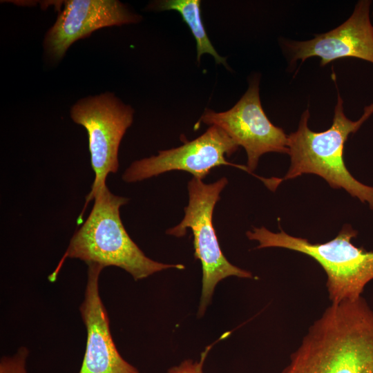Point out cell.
<instances>
[{
	"instance_id": "52a82bcc",
	"label": "cell",
	"mask_w": 373,
	"mask_h": 373,
	"mask_svg": "<svg viewBox=\"0 0 373 373\" xmlns=\"http://www.w3.org/2000/svg\"><path fill=\"white\" fill-rule=\"evenodd\" d=\"M238 145L217 126L209 128L196 139L180 146L160 151L157 155L133 162L122 175L126 182H136L171 171H184L193 178L204 179L216 166L227 165L243 170L265 183L267 178L256 175L247 166L227 161Z\"/></svg>"
},
{
	"instance_id": "30bf717a",
	"label": "cell",
	"mask_w": 373,
	"mask_h": 373,
	"mask_svg": "<svg viewBox=\"0 0 373 373\" xmlns=\"http://www.w3.org/2000/svg\"><path fill=\"white\" fill-rule=\"evenodd\" d=\"M371 1H359L350 17L337 28L307 41H288L290 63L321 58L325 66L335 59L354 57L373 64V26L370 19Z\"/></svg>"
},
{
	"instance_id": "7a4b0ae2",
	"label": "cell",
	"mask_w": 373,
	"mask_h": 373,
	"mask_svg": "<svg viewBox=\"0 0 373 373\" xmlns=\"http://www.w3.org/2000/svg\"><path fill=\"white\" fill-rule=\"evenodd\" d=\"M92 210L71 238L55 270L48 276L54 283L67 258L79 259L104 268L115 266L130 274L135 280L168 269H184L181 264H164L151 260L131 238L119 213L128 198L112 193L105 186L94 197Z\"/></svg>"
},
{
	"instance_id": "9c48e42d",
	"label": "cell",
	"mask_w": 373,
	"mask_h": 373,
	"mask_svg": "<svg viewBox=\"0 0 373 373\" xmlns=\"http://www.w3.org/2000/svg\"><path fill=\"white\" fill-rule=\"evenodd\" d=\"M142 17L117 0L63 1L54 24L46 32L44 48L50 59L61 60L70 46L103 28L136 23Z\"/></svg>"
},
{
	"instance_id": "ba28073f",
	"label": "cell",
	"mask_w": 373,
	"mask_h": 373,
	"mask_svg": "<svg viewBox=\"0 0 373 373\" xmlns=\"http://www.w3.org/2000/svg\"><path fill=\"white\" fill-rule=\"evenodd\" d=\"M217 126L247 153V166L256 169L260 156L269 152L289 154L288 135L273 124L264 112L259 95V79H253L240 100L229 110L215 112L205 109L195 125Z\"/></svg>"
},
{
	"instance_id": "5b68a950",
	"label": "cell",
	"mask_w": 373,
	"mask_h": 373,
	"mask_svg": "<svg viewBox=\"0 0 373 373\" xmlns=\"http://www.w3.org/2000/svg\"><path fill=\"white\" fill-rule=\"evenodd\" d=\"M228 183L223 177L211 184L193 178L188 183L189 204L184 216L166 233L182 237L190 228L193 236L194 255L202 269V287L198 315L202 316L216 285L229 276L251 278V272L230 263L223 255L213 224V213L220 194Z\"/></svg>"
},
{
	"instance_id": "4fadbf2b",
	"label": "cell",
	"mask_w": 373,
	"mask_h": 373,
	"mask_svg": "<svg viewBox=\"0 0 373 373\" xmlns=\"http://www.w3.org/2000/svg\"><path fill=\"white\" fill-rule=\"evenodd\" d=\"M29 350L21 347L10 356H3L0 360V373H27L26 361Z\"/></svg>"
},
{
	"instance_id": "8992f818",
	"label": "cell",
	"mask_w": 373,
	"mask_h": 373,
	"mask_svg": "<svg viewBox=\"0 0 373 373\" xmlns=\"http://www.w3.org/2000/svg\"><path fill=\"white\" fill-rule=\"evenodd\" d=\"M133 114L131 106L111 92L83 97L70 108L73 121L82 126L87 132L90 164L95 173L91 190L86 196L83 209L77 217V224L83 223L88 203L101 188L106 186L108 175L117 171L119 145L133 123Z\"/></svg>"
},
{
	"instance_id": "3957f363",
	"label": "cell",
	"mask_w": 373,
	"mask_h": 373,
	"mask_svg": "<svg viewBox=\"0 0 373 373\" xmlns=\"http://www.w3.org/2000/svg\"><path fill=\"white\" fill-rule=\"evenodd\" d=\"M372 113L373 104L365 108L358 120L350 119L344 113L343 101L338 94L332 126L325 131L314 132L308 127L309 111L305 110L298 129L288 135L291 164L285 177L275 178L276 186L284 180L303 174H315L325 180L331 187L343 189L361 202H367L373 209V186L355 179L343 158L348 135L356 132Z\"/></svg>"
},
{
	"instance_id": "5bb4252c",
	"label": "cell",
	"mask_w": 373,
	"mask_h": 373,
	"mask_svg": "<svg viewBox=\"0 0 373 373\" xmlns=\"http://www.w3.org/2000/svg\"><path fill=\"white\" fill-rule=\"evenodd\" d=\"M211 345L207 347L202 352L199 361L193 362L191 359L184 361L178 366H174L168 370V373H203V365L205 358Z\"/></svg>"
},
{
	"instance_id": "6da1fadb",
	"label": "cell",
	"mask_w": 373,
	"mask_h": 373,
	"mask_svg": "<svg viewBox=\"0 0 373 373\" xmlns=\"http://www.w3.org/2000/svg\"><path fill=\"white\" fill-rule=\"evenodd\" d=\"M282 373H373V309L365 299L331 304Z\"/></svg>"
},
{
	"instance_id": "277c9868",
	"label": "cell",
	"mask_w": 373,
	"mask_h": 373,
	"mask_svg": "<svg viewBox=\"0 0 373 373\" xmlns=\"http://www.w3.org/2000/svg\"><path fill=\"white\" fill-rule=\"evenodd\" d=\"M246 235L249 240L258 242V249L284 248L316 260L326 273V286L332 304L360 298L367 284L373 280V251L352 242L357 231L350 224L343 225L334 238L324 243H312L282 229L274 233L265 227H253Z\"/></svg>"
},
{
	"instance_id": "8fae6325",
	"label": "cell",
	"mask_w": 373,
	"mask_h": 373,
	"mask_svg": "<svg viewBox=\"0 0 373 373\" xmlns=\"http://www.w3.org/2000/svg\"><path fill=\"white\" fill-rule=\"evenodd\" d=\"M103 269L98 265H88L84 299L79 307L87 336L79 373H140L122 358L113 340L108 313L99 291Z\"/></svg>"
},
{
	"instance_id": "7c38bea8",
	"label": "cell",
	"mask_w": 373,
	"mask_h": 373,
	"mask_svg": "<svg viewBox=\"0 0 373 373\" xmlns=\"http://www.w3.org/2000/svg\"><path fill=\"white\" fill-rule=\"evenodd\" d=\"M200 4L199 0H162L151 3L149 8L160 11L175 10L179 12L195 39L198 62L202 55L209 54L213 57L216 64L228 68L226 58L218 53L206 32L200 15Z\"/></svg>"
}]
</instances>
